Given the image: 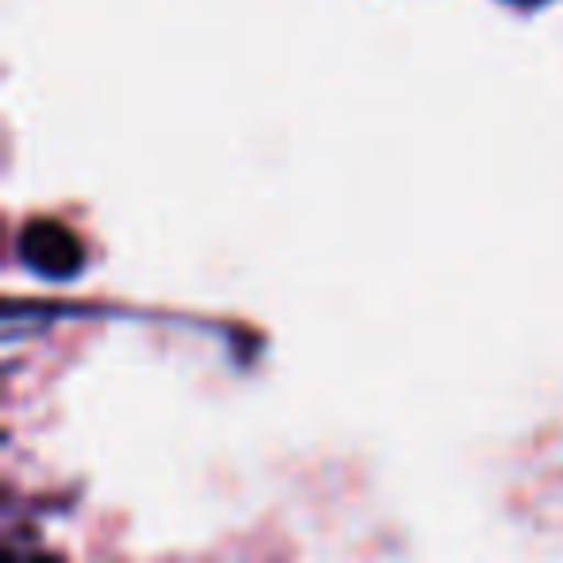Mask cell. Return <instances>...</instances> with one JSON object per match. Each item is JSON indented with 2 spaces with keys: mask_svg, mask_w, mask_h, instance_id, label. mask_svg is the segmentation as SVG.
I'll list each match as a JSON object with an SVG mask.
<instances>
[{
  "mask_svg": "<svg viewBox=\"0 0 563 563\" xmlns=\"http://www.w3.org/2000/svg\"><path fill=\"white\" fill-rule=\"evenodd\" d=\"M16 251L27 271H35L47 282H70L86 266L81 240L66 224H58V220H32V224H24Z\"/></svg>",
  "mask_w": 563,
  "mask_h": 563,
  "instance_id": "1",
  "label": "cell"
},
{
  "mask_svg": "<svg viewBox=\"0 0 563 563\" xmlns=\"http://www.w3.org/2000/svg\"><path fill=\"white\" fill-rule=\"evenodd\" d=\"M509 4H517V9H537V4H544V0H509Z\"/></svg>",
  "mask_w": 563,
  "mask_h": 563,
  "instance_id": "2",
  "label": "cell"
}]
</instances>
